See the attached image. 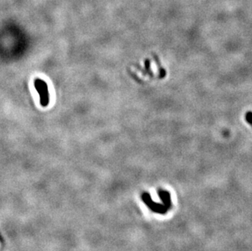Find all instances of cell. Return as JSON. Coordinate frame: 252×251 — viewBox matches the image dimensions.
<instances>
[{"instance_id":"obj_3","label":"cell","mask_w":252,"mask_h":251,"mask_svg":"<svg viewBox=\"0 0 252 251\" xmlns=\"http://www.w3.org/2000/svg\"><path fill=\"white\" fill-rule=\"evenodd\" d=\"M158 196L161 199V201H162V204L166 207H167L168 209H170V206H171V199H170V192L166 191V190L158 189Z\"/></svg>"},{"instance_id":"obj_2","label":"cell","mask_w":252,"mask_h":251,"mask_svg":"<svg viewBox=\"0 0 252 251\" xmlns=\"http://www.w3.org/2000/svg\"><path fill=\"white\" fill-rule=\"evenodd\" d=\"M141 199L143 200L145 204L147 205L148 207L149 208L150 210H152L153 212L158 213V214H162L163 215V214H166L167 212V210H169L163 204L154 202L152 200V198H151V196L149 195V193H148V192H144V193L141 194Z\"/></svg>"},{"instance_id":"obj_1","label":"cell","mask_w":252,"mask_h":251,"mask_svg":"<svg viewBox=\"0 0 252 251\" xmlns=\"http://www.w3.org/2000/svg\"><path fill=\"white\" fill-rule=\"evenodd\" d=\"M34 87L37 92L39 93L40 97V105L43 107H47L49 104L50 98H49V92H48V87L47 82L43 79L37 78L34 79Z\"/></svg>"},{"instance_id":"obj_4","label":"cell","mask_w":252,"mask_h":251,"mask_svg":"<svg viewBox=\"0 0 252 251\" xmlns=\"http://www.w3.org/2000/svg\"><path fill=\"white\" fill-rule=\"evenodd\" d=\"M246 120L248 121V123L252 126V113L250 111L246 113Z\"/></svg>"},{"instance_id":"obj_5","label":"cell","mask_w":252,"mask_h":251,"mask_svg":"<svg viewBox=\"0 0 252 251\" xmlns=\"http://www.w3.org/2000/svg\"><path fill=\"white\" fill-rule=\"evenodd\" d=\"M0 246H1V243H0Z\"/></svg>"}]
</instances>
